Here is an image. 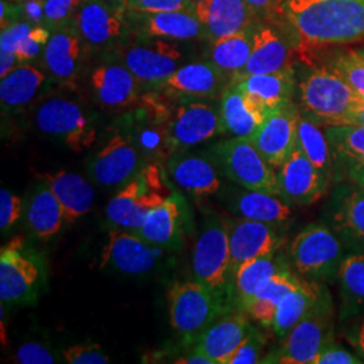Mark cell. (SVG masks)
Listing matches in <instances>:
<instances>
[{"instance_id": "83f0119b", "label": "cell", "mask_w": 364, "mask_h": 364, "mask_svg": "<svg viewBox=\"0 0 364 364\" xmlns=\"http://www.w3.org/2000/svg\"><path fill=\"white\" fill-rule=\"evenodd\" d=\"M254 328L242 313L216 320L196 341L195 350L203 352L213 364H228L231 356Z\"/></svg>"}, {"instance_id": "7bdbcfd3", "label": "cell", "mask_w": 364, "mask_h": 364, "mask_svg": "<svg viewBox=\"0 0 364 364\" xmlns=\"http://www.w3.org/2000/svg\"><path fill=\"white\" fill-rule=\"evenodd\" d=\"M85 0H43L45 23L50 31L73 21Z\"/></svg>"}, {"instance_id": "60d3db41", "label": "cell", "mask_w": 364, "mask_h": 364, "mask_svg": "<svg viewBox=\"0 0 364 364\" xmlns=\"http://www.w3.org/2000/svg\"><path fill=\"white\" fill-rule=\"evenodd\" d=\"M344 305L350 309L364 306V254L344 257L338 273Z\"/></svg>"}, {"instance_id": "f1b7e54d", "label": "cell", "mask_w": 364, "mask_h": 364, "mask_svg": "<svg viewBox=\"0 0 364 364\" xmlns=\"http://www.w3.org/2000/svg\"><path fill=\"white\" fill-rule=\"evenodd\" d=\"M231 84L246 92L267 114H272L293 103L297 76L293 66H290L275 73L240 78Z\"/></svg>"}, {"instance_id": "ac0fdd59", "label": "cell", "mask_w": 364, "mask_h": 364, "mask_svg": "<svg viewBox=\"0 0 364 364\" xmlns=\"http://www.w3.org/2000/svg\"><path fill=\"white\" fill-rule=\"evenodd\" d=\"M329 180L317 169L297 144L278 168L279 196L291 205H311L326 195Z\"/></svg>"}, {"instance_id": "91938a15", "label": "cell", "mask_w": 364, "mask_h": 364, "mask_svg": "<svg viewBox=\"0 0 364 364\" xmlns=\"http://www.w3.org/2000/svg\"><path fill=\"white\" fill-rule=\"evenodd\" d=\"M355 346H356V350L360 353V356L364 359V323L359 328L358 333H356V338H355Z\"/></svg>"}, {"instance_id": "2e32d148", "label": "cell", "mask_w": 364, "mask_h": 364, "mask_svg": "<svg viewBox=\"0 0 364 364\" xmlns=\"http://www.w3.org/2000/svg\"><path fill=\"white\" fill-rule=\"evenodd\" d=\"M142 154L124 134H115L99 149L88 164L92 178L99 185L117 188L126 185L141 170Z\"/></svg>"}, {"instance_id": "d590c367", "label": "cell", "mask_w": 364, "mask_h": 364, "mask_svg": "<svg viewBox=\"0 0 364 364\" xmlns=\"http://www.w3.org/2000/svg\"><path fill=\"white\" fill-rule=\"evenodd\" d=\"M326 291V287L320 285V282L304 279V284L299 289L290 291L279 302L272 326L274 332L279 338H285L290 329L312 311Z\"/></svg>"}, {"instance_id": "681fc988", "label": "cell", "mask_w": 364, "mask_h": 364, "mask_svg": "<svg viewBox=\"0 0 364 364\" xmlns=\"http://www.w3.org/2000/svg\"><path fill=\"white\" fill-rule=\"evenodd\" d=\"M15 360L21 364H53L55 363V356L46 346L28 341L15 352Z\"/></svg>"}, {"instance_id": "3957f363", "label": "cell", "mask_w": 364, "mask_h": 364, "mask_svg": "<svg viewBox=\"0 0 364 364\" xmlns=\"http://www.w3.org/2000/svg\"><path fill=\"white\" fill-rule=\"evenodd\" d=\"M174 192L161 161H149L108 203L107 219L115 228L136 231Z\"/></svg>"}, {"instance_id": "f546056e", "label": "cell", "mask_w": 364, "mask_h": 364, "mask_svg": "<svg viewBox=\"0 0 364 364\" xmlns=\"http://www.w3.org/2000/svg\"><path fill=\"white\" fill-rule=\"evenodd\" d=\"M224 134L251 138L267 117V112L250 95L230 84L220 96Z\"/></svg>"}, {"instance_id": "b9f144b4", "label": "cell", "mask_w": 364, "mask_h": 364, "mask_svg": "<svg viewBox=\"0 0 364 364\" xmlns=\"http://www.w3.org/2000/svg\"><path fill=\"white\" fill-rule=\"evenodd\" d=\"M326 66L344 80L359 96L364 97V58L360 53L355 50L331 53Z\"/></svg>"}, {"instance_id": "5b68a950", "label": "cell", "mask_w": 364, "mask_h": 364, "mask_svg": "<svg viewBox=\"0 0 364 364\" xmlns=\"http://www.w3.org/2000/svg\"><path fill=\"white\" fill-rule=\"evenodd\" d=\"M45 260L25 239L16 236L0 251L1 305L34 304L46 284Z\"/></svg>"}, {"instance_id": "ab89813d", "label": "cell", "mask_w": 364, "mask_h": 364, "mask_svg": "<svg viewBox=\"0 0 364 364\" xmlns=\"http://www.w3.org/2000/svg\"><path fill=\"white\" fill-rule=\"evenodd\" d=\"M297 144L313 165L331 181V149L326 139V131L321 130L320 126L311 119L301 115V112L297 124Z\"/></svg>"}, {"instance_id": "d6986e66", "label": "cell", "mask_w": 364, "mask_h": 364, "mask_svg": "<svg viewBox=\"0 0 364 364\" xmlns=\"http://www.w3.org/2000/svg\"><path fill=\"white\" fill-rule=\"evenodd\" d=\"M332 180L364 186V126H326Z\"/></svg>"}, {"instance_id": "484cf974", "label": "cell", "mask_w": 364, "mask_h": 364, "mask_svg": "<svg viewBox=\"0 0 364 364\" xmlns=\"http://www.w3.org/2000/svg\"><path fill=\"white\" fill-rule=\"evenodd\" d=\"M291 57L293 49L287 39L277 28L266 22H259L254 28L247 65L231 82L252 75L275 73L287 69L291 66Z\"/></svg>"}, {"instance_id": "9a60e30c", "label": "cell", "mask_w": 364, "mask_h": 364, "mask_svg": "<svg viewBox=\"0 0 364 364\" xmlns=\"http://www.w3.org/2000/svg\"><path fill=\"white\" fill-rule=\"evenodd\" d=\"M91 52L73 19L52 30L42 60L52 80L61 85L73 87Z\"/></svg>"}, {"instance_id": "277c9868", "label": "cell", "mask_w": 364, "mask_h": 364, "mask_svg": "<svg viewBox=\"0 0 364 364\" xmlns=\"http://www.w3.org/2000/svg\"><path fill=\"white\" fill-rule=\"evenodd\" d=\"M170 324L186 343L197 341L225 309V291L195 279L176 282L168 293Z\"/></svg>"}, {"instance_id": "9c48e42d", "label": "cell", "mask_w": 364, "mask_h": 364, "mask_svg": "<svg viewBox=\"0 0 364 364\" xmlns=\"http://www.w3.org/2000/svg\"><path fill=\"white\" fill-rule=\"evenodd\" d=\"M341 237L324 224H311L299 232L290 246V258L301 277L324 282L338 277L344 259Z\"/></svg>"}, {"instance_id": "f35d334b", "label": "cell", "mask_w": 364, "mask_h": 364, "mask_svg": "<svg viewBox=\"0 0 364 364\" xmlns=\"http://www.w3.org/2000/svg\"><path fill=\"white\" fill-rule=\"evenodd\" d=\"M341 197L332 219L335 230L340 237L364 247V186L352 185Z\"/></svg>"}, {"instance_id": "6125c7cd", "label": "cell", "mask_w": 364, "mask_h": 364, "mask_svg": "<svg viewBox=\"0 0 364 364\" xmlns=\"http://www.w3.org/2000/svg\"><path fill=\"white\" fill-rule=\"evenodd\" d=\"M193 4H198V3H201V1H204V0H191Z\"/></svg>"}, {"instance_id": "4316f807", "label": "cell", "mask_w": 364, "mask_h": 364, "mask_svg": "<svg viewBox=\"0 0 364 364\" xmlns=\"http://www.w3.org/2000/svg\"><path fill=\"white\" fill-rule=\"evenodd\" d=\"M168 165L170 178L196 201L208 198L220 191V171L210 156L174 154Z\"/></svg>"}, {"instance_id": "74e56055", "label": "cell", "mask_w": 364, "mask_h": 364, "mask_svg": "<svg viewBox=\"0 0 364 364\" xmlns=\"http://www.w3.org/2000/svg\"><path fill=\"white\" fill-rule=\"evenodd\" d=\"M65 223L64 209L49 186L41 181L27 208V225L36 237L46 240L58 234Z\"/></svg>"}, {"instance_id": "4fadbf2b", "label": "cell", "mask_w": 364, "mask_h": 364, "mask_svg": "<svg viewBox=\"0 0 364 364\" xmlns=\"http://www.w3.org/2000/svg\"><path fill=\"white\" fill-rule=\"evenodd\" d=\"M170 144L174 151H185L224 134L220 108L201 100L181 99L174 105L168 122Z\"/></svg>"}, {"instance_id": "7a4b0ae2", "label": "cell", "mask_w": 364, "mask_h": 364, "mask_svg": "<svg viewBox=\"0 0 364 364\" xmlns=\"http://www.w3.org/2000/svg\"><path fill=\"white\" fill-rule=\"evenodd\" d=\"M297 87L301 115L326 127L348 124L364 99L326 65L308 66Z\"/></svg>"}, {"instance_id": "94428289", "label": "cell", "mask_w": 364, "mask_h": 364, "mask_svg": "<svg viewBox=\"0 0 364 364\" xmlns=\"http://www.w3.org/2000/svg\"><path fill=\"white\" fill-rule=\"evenodd\" d=\"M111 1H115V3H119V4L126 6V1H127V0H111Z\"/></svg>"}, {"instance_id": "5bb4252c", "label": "cell", "mask_w": 364, "mask_h": 364, "mask_svg": "<svg viewBox=\"0 0 364 364\" xmlns=\"http://www.w3.org/2000/svg\"><path fill=\"white\" fill-rule=\"evenodd\" d=\"M105 61L90 73V90L95 102L105 109H124L141 97V81L114 53H105Z\"/></svg>"}, {"instance_id": "6da1fadb", "label": "cell", "mask_w": 364, "mask_h": 364, "mask_svg": "<svg viewBox=\"0 0 364 364\" xmlns=\"http://www.w3.org/2000/svg\"><path fill=\"white\" fill-rule=\"evenodd\" d=\"M284 11L305 60L328 46L364 39V0H287Z\"/></svg>"}, {"instance_id": "d6a6232c", "label": "cell", "mask_w": 364, "mask_h": 364, "mask_svg": "<svg viewBox=\"0 0 364 364\" xmlns=\"http://www.w3.org/2000/svg\"><path fill=\"white\" fill-rule=\"evenodd\" d=\"M48 84V76L36 66L21 64L0 81L3 112H19L34 103Z\"/></svg>"}, {"instance_id": "bcb514c9", "label": "cell", "mask_w": 364, "mask_h": 364, "mask_svg": "<svg viewBox=\"0 0 364 364\" xmlns=\"http://www.w3.org/2000/svg\"><path fill=\"white\" fill-rule=\"evenodd\" d=\"M126 9L136 13H166V11H191L195 4L191 0H127Z\"/></svg>"}, {"instance_id": "ee69618b", "label": "cell", "mask_w": 364, "mask_h": 364, "mask_svg": "<svg viewBox=\"0 0 364 364\" xmlns=\"http://www.w3.org/2000/svg\"><path fill=\"white\" fill-rule=\"evenodd\" d=\"M50 36H52V31L48 27L43 25H34L30 34L23 39V42L18 46L15 52L21 64H26L36 60L39 55H42Z\"/></svg>"}, {"instance_id": "680465c9", "label": "cell", "mask_w": 364, "mask_h": 364, "mask_svg": "<svg viewBox=\"0 0 364 364\" xmlns=\"http://www.w3.org/2000/svg\"><path fill=\"white\" fill-rule=\"evenodd\" d=\"M348 124H360L364 126V99L360 105L356 107V109L352 112Z\"/></svg>"}, {"instance_id": "f907efd6", "label": "cell", "mask_w": 364, "mask_h": 364, "mask_svg": "<svg viewBox=\"0 0 364 364\" xmlns=\"http://www.w3.org/2000/svg\"><path fill=\"white\" fill-rule=\"evenodd\" d=\"M34 25H31L30 22L22 21V22H16L11 26H7L6 28H1V36H0V50H6V52H16L18 46L23 42V39L26 38L30 34L31 28Z\"/></svg>"}, {"instance_id": "30bf717a", "label": "cell", "mask_w": 364, "mask_h": 364, "mask_svg": "<svg viewBox=\"0 0 364 364\" xmlns=\"http://www.w3.org/2000/svg\"><path fill=\"white\" fill-rule=\"evenodd\" d=\"M34 122L42 134L60 139L75 153L85 151L97 138L90 112L76 100L63 96L42 102L36 111Z\"/></svg>"}, {"instance_id": "603a6c76", "label": "cell", "mask_w": 364, "mask_h": 364, "mask_svg": "<svg viewBox=\"0 0 364 364\" xmlns=\"http://www.w3.org/2000/svg\"><path fill=\"white\" fill-rule=\"evenodd\" d=\"M299 109L289 105L269 114L258 131L250 138L266 161L278 169L297 147Z\"/></svg>"}, {"instance_id": "7c38bea8", "label": "cell", "mask_w": 364, "mask_h": 364, "mask_svg": "<svg viewBox=\"0 0 364 364\" xmlns=\"http://www.w3.org/2000/svg\"><path fill=\"white\" fill-rule=\"evenodd\" d=\"M230 262L228 220L223 219L218 213H210L193 247V279L216 290L225 291L231 282Z\"/></svg>"}, {"instance_id": "7dc6e473", "label": "cell", "mask_w": 364, "mask_h": 364, "mask_svg": "<svg viewBox=\"0 0 364 364\" xmlns=\"http://www.w3.org/2000/svg\"><path fill=\"white\" fill-rule=\"evenodd\" d=\"M22 215V201L10 191L0 189V230L7 232L13 228L15 223L21 219Z\"/></svg>"}, {"instance_id": "4dcf8cb0", "label": "cell", "mask_w": 364, "mask_h": 364, "mask_svg": "<svg viewBox=\"0 0 364 364\" xmlns=\"http://www.w3.org/2000/svg\"><path fill=\"white\" fill-rule=\"evenodd\" d=\"M37 178L45 182L64 209L65 223H75L91 210L95 191L91 183L81 176L66 170L36 173Z\"/></svg>"}, {"instance_id": "8992f818", "label": "cell", "mask_w": 364, "mask_h": 364, "mask_svg": "<svg viewBox=\"0 0 364 364\" xmlns=\"http://www.w3.org/2000/svg\"><path fill=\"white\" fill-rule=\"evenodd\" d=\"M186 42L132 34L114 54L142 85L153 90L171 76L188 57ZM108 53V52H107Z\"/></svg>"}, {"instance_id": "1f68e13d", "label": "cell", "mask_w": 364, "mask_h": 364, "mask_svg": "<svg viewBox=\"0 0 364 364\" xmlns=\"http://www.w3.org/2000/svg\"><path fill=\"white\" fill-rule=\"evenodd\" d=\"M230 209L237 218L281 225L293 215L291 204L281 196L242 188L230 197Z\"/></svg>"}, {"instance_id": "8fae6325", "label": "cell", "mask_w": 364, "mask_h": 364, "mask_svg": "<svg viewBox=\"0 0 364 364\" xmlns=\"http://www.w3.org/2000/svg\"><path fill=\"white\" fill-rule=\"evenodd\" d=\"M75 22L92 52H114L132 36L126 6L111 0H85Z\"/></svg>"}, {"instance_id": "836d02e7", "label": "cell", "mask_w": 364, "mask_h": 364, "mask_svg": "<svg viewBox=\"0 0 364 364\" xmlns=\"http://www.w3.org/2000/svg\"><path fill=\"white\" fill-rule=\"evenodd\" d=\"M284 269H287L285 262L275 254L242 263L231 277L237 306L242 311H246L250 301L255 297L260 289L267 284L273 275Z\"/></svg>"}, {"instance_id": "d4e9b609", "label": "cell", "mask_w": 364, "mask_h": 364, "mask_svg": "<svg viewBox=\"0 0 364 364\" xmlns=\"http://www.w3.org/2000/svg\"><path fill=\"white\" fill-rule=\"evenodd\" d=\"M193 14L205 27L208 39L243 33L262 22L246 0H204L196 4Z\"/></svg>"}, {"instance_id": "9f6ffc18", "label": "cell", "mask_w": 364, "mask_h": 364, "mask_svg": "<svg viewBox=\"0 0 364 364\" xmlns=\"http://www.w3.org/2000/svg\"><path fill=\"white\" fill-rule=\"evenodd\" d=\"M21 65L18 55L13 52L0 50V78L6 77L16 66Z\"/></svg>"}, {"instance_id": "f5cc1de1", "label": "cell", "mask_w": 364, "mask_h": 364, "mask_svg": "<svg viewBox=\"0 0 364 364\" xmlns=\"http://www.w3.org/2000/svg\"><path fill=\"white\" fill-rule=\"evenodd\" d=\"M285 1L287 0H246L262 22H273L279 16H284Z\"/></svg>"}, {"instance_id": "e7e4bbea", "label": "cell", "mask_w": 364, "mask_h": 364, "mask_svg": "<svg viewBox=\"0 0 364 364\" xmlns=\"http://www.w3.org/2000/svg\"><path fill=\"white\" fill-rule=\"evenodd\" d=\"M359 53H360V54H362V55H363V58H364V50H359Z\"/></svg>"}, {"instance_id": "c3c4849f", "label": "cell", "mask_w": 364, "mask_h": 364, "mask_svg": "<svg viewBox=\"0 0 364 364\" xmlns=\"http://www.w3.org/2000/svg\"><path fill=\"white\" fill-rule=\"evenodd\" d=\"M263 338L259 333L252 329L246 340L239 346V348L231 356L228 364L259 363L260 352L263 348Z\"/></svg>"}, {"instance_id": "8d00e7d4", "label": "cell", "mask_w": 364, "mask_h": 364, "mask_svg": "<svg viewBox=\"0 0 364 364\" xmlns=\"http://www.w3.org/2000/svg\"><path fill=\"white\" fill-rule=\"evenodd\" d=\"M254 28L224 38L208 39V46L204 53L205 60L218 66L232 81L247 65Z\"/></svg>"}, {"instance_id": "816d5d0a", "label": "cell", "mask_w": 364, "mask_h": 364, "mask_svg": "<svg viewBox=\"0 0 364 364\" xmlns=\"http://www.w3.org/2000/svg\"><path fill=\"white\" fill-rule=\"evenodd\" d=\"M363 360L346 351L333 341H331L323 351L318 353L313 364H360Z\"/></svg>"}, {"instance_id": "ba28073f", "label": "cell", "mask_w": 364, "mask_h": 364, "mask_svg": "<svg viewBox=\"0 0 364 364\" xmlns=\"http://www.w3.org/2000/svg\"><path fill=\"white\" fill-rule=\"evenodd\" d=\"M332 301L326 291L312 311L284 338L281 347L263 363L313 364L318 353L333 341Z\"/></svg>"}, {"instance_id": "f6af8a7d", "label": "cell", "mask_w": 364, "mask_h": 364, "mask_svg": "<svg viewBox=\"0 0 364 364\" xmlns=\"http://www.w3.org/2000/svg\"><path fill=\"white\" fill-rule=\"evenodd\" d=\"M66 363L70 364H107L109 363L108 355L99 344L81 343L68 347L63 351Z\"/></svg>"}, {"instance_id": "cb8c5ba5", "label": "cell", "mask_w": 364, "mask_h": 364, "mask_svg": "<svg viewBox=\"0 0 364 364\" xmlns=\"http://www.w3.org/2000/svg\"><path fill=\"white\" fill-rule=\"evenodd\" d=\"M132 34L170 41H200L208 39L207 30L191 11L166 13H136L127 10Z\"/></svg>"}, {"instance_id": "6f0895ef", "label": "cell", "mask_w": 364, "mask_h": 364, "mask_svg": "<svg viewBox=\"0 0 364 364\" xmlns=\"http://www.w3.org/2000/svg\"><path fill=\"white\" fill-rule=\"evenodd\" d=\"M176 364H213L212 359H209L207 355H204L203 352L192 350V352L186 356H181L177 360H174Z\"/></svg>"}, {"instance_id": "44dd1931", "label": "cell", "mask_w": 364, "mask_h": 364, "mask_svg": "<svg viewBox=\"0 0 364 364\" xmlns=\"http://www.w3.org/2000/svg\"><path fill=\"white\" fill-rule=\"evenodd\" d=\"M189 224V208L177 192L153 209L142 225L134 231L147 243L161 250H178L182 247Z\"/></svg>"}, {"instance_id": "db71d44e", "label": "cell", "mask_w": 364, "mask_h": 364, "mask_svg": "<svg viewBox=\"0 0 364 364\" xmlns=\"http://www.w3.org/2000/svg\"><path fill=\"white\" fill-rule=\"evenodd\" d=\"M22 21H25L22 3H15V1H10V0H1V3H0L1 28L11 26L14 23L22 22Z\"/></svg>"}, {"instance_id": "52a82bcc", "label": "cell", "mask_w": 364, "mask_h": 364, "mask_svg": "<svg viewBox=\"0 0 364 364\" xmlns=\"http://www.w3.org/2000/svg\"><path fill=\"white\" fill-rule=\"evenodd\" d=\"M209 156L223 176L237 186L279 196L278 171L250 138L232 136L215 144Z\"/></svg>"}, {"instance_id": "11a10c76", "label": "cell", "mask_w": 364, "mask_h": 364, "mask_svg": "<svg viewBox=\"0 0 364 364\" xmlns=\"http://www.w3.org/2000/svg\"><path fill=\"white\" fill-rule=\"evenodd\" d=\"M25 21L31 25L45 23V7L43 0H26L22 3Z\"/></svg>"}, {"instance_id": "7402d4cb", "label": "cell", "mask_w": 364, "mask_h": 364, "mask_svg": "<svg viewBox=\"0 0 364 364\" xmlns=\"http://www.w3.org/2000/svg\"><path fill=\"white\" fill-rule=\"evenodd\" d=\"M279 225L262 221L236 219L228 220L230 236V277L245 262L275 254L282 245Z\"/></svg>"}, {"instance_id": "e0dca14e", "label": "cell", "mask_w": 364, "mask_h": 364, "mask_svg": "<svg viewBox=\"0 0 364 364\" xmlns=\"http://www.w3.org/2000/svg\"><path fill=\"white\" fill-rule=\"evenodd\" d=\"M231 80L208 60L182 64L171 76L153 90L165 92L174 99H215L221 96Z\"/></svg>"}, {"instance_id": "be15d7a7", "label": "cell", "mask_w": 364, "mask_h": 364, "mask_svg": "<svg viewBox=\"0 0 364 364\" xmlns=\"http://www.w3.org/2000/svg\"><path fill=\"white\" fill-rule=\"evenodd\" d=\"M10 1H15V3H23V1H26V0H10Z\"/></svg>"}, {"instance_id": "ffe728a7", "label": "cell", "mask_w": 364, "mask_h": 364, "mask_svg": "<svg viewBox=\"0 0 364 364\" xmlns=\"http://www.w3.org/2000/svg\"><path fill=\"white\" fill-rule=\"evenodd\" d=\"M161 248L147 243L138 234L124 228H112L102 250V267L130 275L149 273L156 267Z\"/></svg>"}, {"instance_id": "e575fe53", "label": "cell", "mask_w": 364, "mask_h": 364, "mask_svg": "<svg viewBox=\"0 0 364 364\" xmlns=\"http://www.w3.org/2000/svg\"><path fill=\"white\" fill-rule=\"evenodd\" d=\"M304 284V279L284 269L273 275L267 284L260 289L255 297L250 301L245 312H247L260 326L272 328L279 302L287 294Z\"/></svg>"}]
</instances>
